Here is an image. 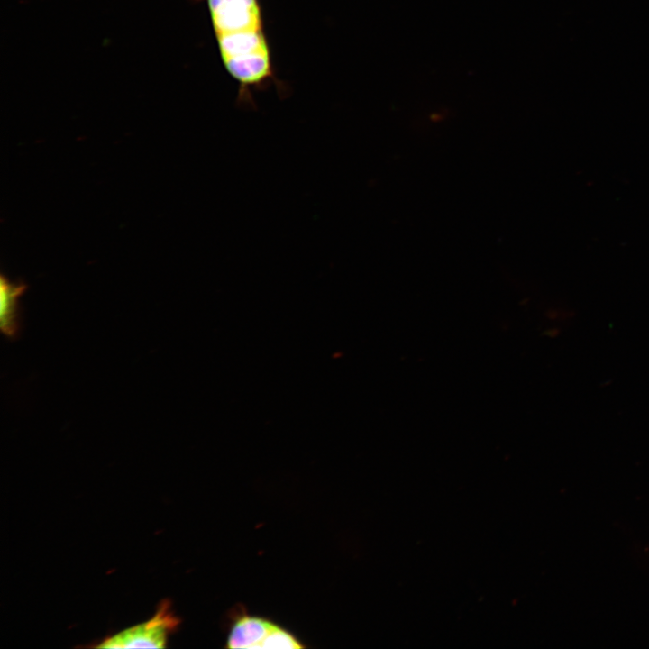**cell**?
Returning <instances> with one entry per match:
<instances>
[{
  "label": "cell",
  "mask_w": 649,
  "mask_h": 649,
  "mask_svg": "<svg viewBox=\"0 0 649 649\" xmlns=\"http://www.w3.org/2000/svg\"><path fill=\"white\" fill-rule=\"evenodd\" d=\"M206 3L220 59L238 83L237 104L255 107L253 91L275 85L281 96L287 87L277 76L260 0H193Z\"/></svg>",
  "instance_id": "1"
},
{
  "label": "cell",
  "mask_w": 649,
  "mask_h": 649,
  "mask_svg": "<svg viewBox=\"0 0 649 649\" xmlns=\"http://www.w3.org/2000/svg\"><path fill=\"white\" fill-rule=\"evenodd\" d=\"M179 618L169 600L159 604L154 616L103 640L100 648H164L169 636L178 628Z\"/></svg>",
  "instance_id": "2"
},
{
  "label": "cell",
  "mask_w": 649,
  "mask_h": 649,
  "mask_svg": "<svg viewBox=\"0 0 649 649\" xmlns=\"http://www.w3.org/2000/svg\"><path fill=\"white\" fill-rule=\"evenodd\" d=\"M273 622L243 613L233 621L227 637V648H259Z\"/></svg>",
  "instance_id": "3"
},
{
  "label": "cell",
  "mask_w": 649,
  "mask_h": 649,
  "mask_svg": "<svg viewBox=\"0 0 649 649\" xmlns=\"http://www.w3.org/2000/svg\"><path fill=\"white\" fill-rule=\"evenodd\" d=\"M26 286L12 283L5 276L0 279V328L8 338L16 337L20 329V310L18 298Z\"/></svg>",
  "instance_id": "4"
},
{
  "label": "cell",
  "mask_w": 649,
  "mask_h": 649,
  "mask_svg": "<svg viewBox=\"0 0 649 649\" xmlns=\"http://www.w3.org/2000/svg\"><path fill=\"white\" fill-rule=\"evenodd\" d=\"M302 647L304 644L295 635L273 623L259 648L298 649Z\"/></svg>",
  "instance_id": "5"
}]
</instances>
